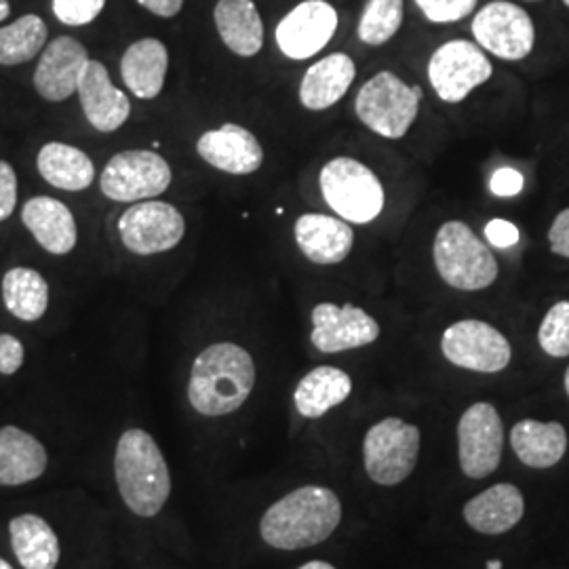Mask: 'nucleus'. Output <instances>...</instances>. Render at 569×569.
<instances>
[{
  "mask_svg": "<svg viewBox=\"0 0 569 569\" xmlns=\"http://www.w3.org/2000/svg\"><path fill=\"white\" fill-rule=\"evenodd\" d=\"M342 521V502L321 486L293 489L266 510L260 536L277 550H300L326 542Z\"/></svg>",
  "mask_w": 569,
  "mask_h": 569,
  "instance_id": "f257e3e1",
  "label": "nucleus"
},
{
  "mask_svg": "<svg viewBox=\"0 0 569 569\" xmlns=\"http://www.w3.org/2000/svg\"><path fill=\"white\" fill-rule=\"evenodd\" d=\"M256 387V363L243 346L220 342L194 359L188 401L201 416L220 418L244 406Z\"/></svg>",
  "mask_w": 569,
  "mask_h": 569,
  "instance_id": "f03ea898",
  "label": "nucleus"
},
{
  "mask_svg": "<svg viewBox=\"0 0 569 569\" xmlns=\"http://www.w3.org/2000/svg\"><path fill=\"white\" fill-rule=\"evenodd\" d=\"M114 479L122 502L138 517L159 515L171 496V475L163 451L142 428L122 432L114 453Z\"/></svg>",
  "mask_w": 569,
  "mask_h": 569,
  "instance_id": "7ed1b4c3",
  "label": "nucleus"
},
{
  "mask_svg": "<svg viewBox=\"0 0 569 569\" xmlns=\"http://www.w3.org/2000/svg\"><path fill=\"white\" fill-rule=\"evenodd\" d=\"M437 274L458 291H481L498 279V262L470 226L458 220L437 230L432 243Z\"/></svg>",
  "mask_w": 569,
  "mask_h": 569,
  "instance_id": "20e7f679",
  "label": "nucleus"
},
{
  "mask_svg": "<svg viewBox=\"0 0 569 569\" xmlns=\"http://www.w3.org/2000/svg\"><path fill=\"white\" fill-rule=\"evenodd\" d=\"M319 186L329 209L348 224H369L385 211V186L367 164L357 159H331L321 169Z\"/></svg>",
  "mask_w": 569,
  "mask_h": 569,
  "instance_id": "39448f33",
  "label": "nucleus"
},
{
  "mask_svg": "<svg viewBox=\"0 0 569 569\" xmlns=\"http://www.w3.org/2000/svg\"><path fill=\"white\" fill-rule=\"evenodd\" d=\"M422 89L409 87L395 72H378L357 93L359 121L387 140H401L420 112Z\"/></svg>",
  "mask_w": 569,
  "mask_h": 569,
  "instance_id": "423d86ee",
  "label": "nucleus"
},
{
  "mask_svg": "<svg viewBox=\"0 0 569 569\" xmlns=\"http://www.w3.org/2000/svg\"><path fill=\"white\" fill-rule=\"evenodd\" d=\"M420 443V428L401 418L390 416L373 425L363 441L367 477L385 488L403 483L418 465Z\"/></svg>",
  "mask_w": 569,
  "mask_h": 569,
  "instance_id": "0eeeda50",
  "label": "nucleus"
},
{
  "mask_svg": "<svg viewBox=\"0 0 569 569\" xmlns=\"http://www.w3.org/2000/svg\"><path fill=\"white\" fill-rule=\"evenodd\" d=\"M173 173L161 154L152 150H124L103 167L100 188L110 201L140 203L163 194Z\"/></svg>",
  "mask_w": 569,
  "mask_h": 569,
  "instance_id": "6e6552de",
  "label": "nucleus"
},
{
  "mask_svg": "<svg viewBox=\"0 0 569 569\" xmlns=\"http://www.w3.org/2000/svg\"><path fill=\"white\" fill-rule=\"evenodd\" d=\"M491 74L493 68L483 49L465 39L441 44L428 61V82L437 98L446 103L465 102Z\"/></svg>",
  "mask_w": 569,
  "mask_h": 569,
  "instance_id": "1a4fd4ad",
  "label": "nucleus"
},
{
  "mask_svg": "<svg viewBox=\"0 0 569 569\" xmlns=\"http://www.w3.org/2000/svg\"><path fill=\"white\" fill-rule=\"evenodd\" d=\"M470 30L481 49L505 61L526 60L536 42L528 11L507 0H493L479 9Z\"/></svg>",
  "mask_w": 569,
  "mask_h": 569,
  "instance_id": "9d476101",
  "label": "nucleus"
},
{
  "mask_svg": "<svg viewBox=\"0 0 569 569\" xmlns=\"http://www.w3.org/2000/svg\"><path fill=\"white\" fill-rule=\"evenodd\" d=\"M441 352L451 366L477 373H498L512 359L510 342L486 321L465 319L443 331Z\"/></svg>",
  "mask_w": 569,
  "mask_h": 569,
  "instance_id": "9b49d317",
  "label": "nucleus"
},
{
  "mask_svg": "<svg viewBox=\"0 0 569 569\" xmlns=\"http://www.w3.org/2000/svg\"><path fill=\"white\" fill-rule=\"evenodd\" d=\"M505 425L491 403L468 407L458 422V460L468 479H486L500 467Z\"/></svg>",
  "mask_w": 569,
  "mask_h": 569,
  "instance_id": "f8f14e48",
  "label": "nucleus"
},
{
  "mask_svg": "<svg viewBox=\"0 0 569 569\" xmlns=\"http://www.w3.org/2000/svg\"><path fill=\"white\" fill-rule=\"evenodd\" d=\"M121 241L136 256H154L176 249L186 234V220L163 201L133 203L119 220Z\"/></svg>",
  "mask_w": 569,
  "mask_h": 569,
  "instance_id": "ddd939ff",
  "label": "nucleus"
},
{
  "mask_svg": "<svg viewBox=\"0 0 569 569\" xmlns=\"http://www.w3.org/2000/svg\"><path fill=\"white\" fill-rule=\"evenodd\" d=\"M338 30V13L326 0H305L277 26V44L284 58L302 61L321 53Z\"/></svg>",
  "mask_w": 569,
  "mask_h": 569,
  "instance_id": "4468645a",
  "label": "nucleus"
},
{
  "mask_svg": "<svg viewBox=\"0 0 569 569\" xmlns=\"http://www.w3.org/2000/svg\"><path fill=\"white\" fill-rule=\"evenodd\" d=\"M378 338V321L359 306L321 302L312 308L310 342L326 355L363 348L373 345Z\"/></svg>",
  "mask_w": 569,
  "mask_h": 569,
  "instance_id": "2eb2a0df",
  "label": "nucleus"
},
{
  "mask_svg": "<svg viewBox=\"0 0 569 569\" xmlns=\"http://www.w3.org/2000/svg\"><path fill=\"white\" fill-rule=\"evenodd\" d=\"M89 53L82 42L72 37H58L42 49L34 70V87L42 100L63 102L79 91Z\"/></svg>",
  "mask_w": 569,
  "mask_h": 569,
  "instance_id": "dca6fc26",
  "label": "nucleus"
},
{
  "mask_svg": "<svg viewBox=\"0 0 569 569\" xmlns=\"http://www.w3.org/2000/svg\"><path fill=\"white\" fill-rule=\"evenodd\" d=\"M197 152L204 163L230 176L256 173L264 163L262 143L249 129L234 122L204 131L197 142Z\"/></svg>",
  "mask_w": 569,
  "mask_h": 569,
  "instance_id": "f3484780",
  "label": "nucleus"
},
{
  "mask_svg": "<svg viewBox=\"0 0 569 569\" xmlns=\"http://www.w3.org/2000/svg\"><path fill=\"white\" fill-rule=\"evenodd\" d=\"M293 237L298 249L312 264L345 262L355 244V230L342 218L326 213H305L296 220Z\"/></svg>",
  "mask_w": 569,
  "mask_h": 569,
  "instance_id": "a211bd4d",
  "label": "nucleus"
},
{
  "mask_svg": "<svg viewBox=\"0 0 569 569\" xmlns=\"http://www.w3.org/2000/svg\"><path fill=\"white\" fill-rule=\"evenodd\" d=\"M77 93L87 121L102 133L121 129L131 114L129 98L112 84L102 61L89 60Z\"/></svg>",
  "mask_w": 569,
  "mask_h": 569,
  "instance_id": "6ab92c4d",
  "label": "nucleus"
},
{
  "mask_svg": "<svg viewBox=\"0 0 569 569\" xmlns=\"http://www.w3.org/2000/svg\"><path fill=\"white\" fill-rule=\"evenodd\" d=\"M21 222L44 251L68 256L79 241V228L72 211L51 197H34L21 209Z\"/></svg>",
  "mask_w": 569,
  "mask_h": 569,
  "instance_id": "aec40b11",
  "label": "nucleus"
},
{
  "mask_svg": "<svg viewBox=\"0 0 569 569\" xmlns=\"http://www.w3.org/2000/svg\"><path fill=\"white\" fill-rule=\"evenodd\" d=\"M526 515V500L517 486L496 483L465 505L468 526L483 536H500L515 528Z\"/></svg>",
  "mask_w": 569,
  "mask_h": 569,
  "instance_id": "412c9836",
  "label": "nucleus"
},
{
  "mask_svg": "<svg viewBox=\"0 0 569 569\" xmlns=\"http://www.w3.org/2000/svg\"><path fill=\"white\" fill-rule=\"evenodd\" d=\"M357 77V66L346 53H331L315 61L300 81V102L306 110L321 112L340 102Z\"/></svg>",
  "mask_w": 569,
  "mask_h": 569,
  "instance_id": "4be33fe9",
  "label": "nucleus"
},
{
  "mask_svg": "<svg viewBox=\"0 0 569 569\" xmlns=\"http://www.w3.org/2000/svg\"><path fill=\"white\" fill-rule=\"evenodd\" d=\"M47 449L37 437L18 427L0 428V486L32 483L47 470Z\"/></svg>",
  "mask_w": 569,
  "mask_h": 569,
  "instance_id": "5701e85b",
  "label": "nucleus"
},
{
  "mask_svg": "<svg viewBox=\"0 0 569 569\" xmlns=\"http://www.w3.org/2000/svg\"><path fill=\"white\" fill-rule=\"evenodd\" d=\"M218 34L239 58H253L264 47V23L253 0H220L213 9Z\"/></svg>",
  "mask_w": 569,
  "mask_h": 569,
  "instance_id": "b1692460",
  "label": "nucleus"
},
{
  "mask_svg": "<svg viewBox=\"0 0 569 569\" xmlns=\"http://www.w3.org/2000/svg\"><path fill=\"white\" fill-rule=\"evenodd\" d=\"M169 70V51L159 39H142L129 44L121 60V77L127 89L140 100H154L163 91Z\"/></svg>",
  "mask_w": 569,
  "mask_h": 569,
  "instance_id": "393cba45",
  "label": "nucleus"
},
{
  "mask_svg": "<svg viewBox=\"0 0 569 569\" xmlns=\"http://www.w3.org/2000/svg\"><path fill=\"white\" fill-rule=\"evenodd\" d=\"M510 446L529 468L559 465L568 451V432L559 422L521 420L510 430Z\"/></svg>",
  "mask_w": 569,
  "mask_h": 569,
  "instance_id": "a878e982",
  "label": "nucleus"
},
{
  "mask_svg": "<svg viewBox=\"0 0 569 569\" xmlns=\"http://www.w3.org/2000/svg\"><path fill=\"white\" fill-rule=\"evenodd\" d=\"M352 392L350 376L338 367L321 366L308 371L293 392V403L302 418H323L329 409L342 406Z\"/></svg>",
  "mask_w": 569,
  "mask_h": 569,
  "instance_id": "bb28decb",
  "label": "nucleus"
},
{
  "mask_svg": "<svg viewBox=\"0 0 569 569\" xmlns=\"http://www.w3.org/2000/svg\"><path fill=\"white\" fill-rule=\"evenodd\" d=\"M11 547L23 569H56L60 563V540L39 515H20L9 523Z\"/></svg>",
  "mask_w": 569,
  "mask_h": 569,
  "instance_id": "cd10ccee",
  "label": "nucleus"
},
{
  "mask_svg": "<svg viewBox=\"0 0 569 569\" xmlns=\"http://www.w3.org/2000/svg\"><path fill=\"white\" fill-rule=\"evenodd\" d=\"M37 167L44 182L68 192L87 190L96 180L93 161L81 148H74L70 143H44L37 157Z\"/></svg>",
  "mask_w": 569,
  "mask_h": 569,
  "instance_id": "c85d7f7f",
  "label": "nucleus"
},
{
  "mask_svg": "<svg viewBox=\"0 0 569 569\" xmlns=\"http://www.w3.org/2000/svg\"><path fill=\"white\" fill-rule=\"evenodd\" d=\"M2 300L16 319L34 323L47 312L49 284L34 268L16 266L2 277Z\"/></svg>",
  "mask_w": 569,
  "mask_h": 569,
  "instance_id": "c756f323",
  "label": "nucleus"
},
{
  "mask_svg": "<svg viewBox=\"0 0 569 569\" xmlns=\"http://www.w3.org/2000/svg\"><path fill=\"white\" fill-rule=\"evenodd\" d=\"M47 44V26L39 16H23L0 28V66L34 60Z\"/></svg>",
  "mask_w": 569,
  "mask_h": 569,
  "instance_id": "7c9ffc66",
  "label": "nucleus"
},
{
  "mask_svg": "<svg viewBox=\"0 0 569 569\" xmlns=\"http://www.w3.org/2000/svg\"><path fill=\"white\" fill-rule=\"evenodd\" d=\"M403 23V0H367L359 20V39L369 47L390 41Z\"/></svg>",
  "mask_w": 569,
  "mask_h": 569,
  "instance_id": "2f4dec72",
  "label": "nucleus"
},
{
  "mask_svg": "<svg viewBox=\"0 0 569 569\" xmlns=\"http://www.w3.org/2000/svg\"><path fill=\"white\" fill-rule=\"evenodd\" d=\"M538 342L549 357H569V300L557 302L547 312L538 329Z\"/></svg>",
  "mask_w": 569,
  "mask_h": 569,
  "instance_id": "473e14b6",
  "label": "nucleus"
},
{
  "mask_svg": "<svg viewBox=\"0 0 569 569\" xmlns=\"http://www.w3.org/2000/svg\"><path fill=\"white\" fill-rule=\"evenodd\" d=\"M418 9L432 23H453L465 20L477 7V0H416Z\"/></svg>",
  "mask_w": 569,
  "mask_h": 569,
  "instance_id": "72a5a7b5",
  "label": "nucleus"
},
{
  "mask_svg": "<svg viewBox=\"0 0 569 569\" xmlns=\"http://www.w3.org/2000/svg\"><path fill=\"white\" fill-rule=\"evenodd\" d=\"M106 0H53V13L66 26H87L103 11Z\"/></svg>",
  "mask_w": 569,
  "mask_h": 569,
  "instance_id": "f704fd0d",
  "label": "nucleus"
},
{
  "mask_svg": "<svg viewBox=\"0 0 569 569\" xmlns=\"http://www.w3.org/2000/svg\"><path fill=\"white\" fill-rule=\"evenodd\" d=\"M18 204V176L7 161H0V222L9 220Z\"/></svg>",
  "mask_w": 569,
  "mask_h": 569,
  "instance_id": "c9c22d12",
  "label": "nucleus"
},
{
  "mask_svg": "<svg viewBox=\"0 0 569 569\" xmlns=\"http://www.w3.org/2000/svg\"><path fill=\"white\" fill-rule=\"evenodd\" d=\"M23 345L11 333H0V373L13 376L23 366Z\"/></svg>",
  "mask_w": 569,
  "mask_h": 569,
  "instance_id": "e433bc0d",
  "label": "nucleus"
},
{
  "mask_svg": "<svg viewBox=\"0 0 569 569\" xmlns=\"http://www.w3.org/2000/svg\"><path fill=\"white\" fill-rule=\"evenodd\" d=\"M489 188L496 197H515L523 190V176L512 167H502L491 176Z\"/></svg>",
  "mask_w": 569,
  "mask_h": 569,
  "instance_id": "4c0bfd02",
  "label": "nucleus"
},
{
  "mask_svg": "<svg viewBox=\"0 0 569 569\" xmlns=\"http://www.w3.org/2000/svg\"><path fill=\"white\" fill-rule=\"evenodd\" d=\"M550 251L555 256L569 258V207L559 211L549 230Z\"/></svg>",
  "mask_w": 569,
  "mask_h": 569,
  "instance_id": "58836bf2",
  "label": "nucleus"
},
{
  "mask_svg": "<svg viewBox=\"0 0 569 569\" xmlns=\"http://www.w3.org/2000/svg\"><path fill=\"white\" fill-rule=\"evenodd\" d=\"M486 239L498 249H509L519 243V228L507 220H491L486 226Z\"/></svg>",
  "mask_w": 569,
  "mask_h": 569,
  "instance_id": "ea45409f",
  "label": "nucleus"
},
{
  "mask_svg": "<svg viewBox=\"0 0 569 569\" xmlns=\"http://www.w3.org/2000/svg\"><path fill=\"white\" fill-rule=\"evenodd\" d=\"M138 2L159 18H176L183 7V0H138Z\"/></svg>",
  "mask_w": 569,
  "mask_h": 569,
  "instance_id": "a19ab883",
  "label": "nucleus"
},
{
  "mask_svg": "<svg viewBox=\"0 0 569 569\" xmlns=\"http://www.w3.org/2000/svg\"><path fill=\"white\" fill-rule=\"evenodd\" d=\"M298 569H336L331 563H327V561H310V563H305L302 568Z\"/></svg>",
  "mask_w": 569,
  "mask_h": 569,
  "instance_id": "79ce46f5",
  "label": "nucleus"
},
{
  "mask_svg": "<svg viewBox=\"0 0 569 569\" xmlns=\"http://www.w3.org/2000/svg\"><path fill=\"white\" fill-rule=\"evenodd\" d=\"M11 16V7L9 0H0V23Z\"/></svg>",
  "mask_w": 569,
  "mask_h": 569,
  "instance_id": "37998d69",
  "label": "nucleus"
},
{
  "mask_svg": "<svg viewBox=\"0 0 569 569\" xmlns=\"http://www.w3.org/2000/svg\"><path fill=\"white\" fill-rule=\"evenodd\" d=\"M488 569H502V561H488Z\"/></svg>",
  "mask_w": 569,
  "mask_h": 569,
  "instance_id": "c03bdc74",
  "label": "nucleus"
},
{
  "mask_svg": "<svg viewBox=\"0 0 569 569\" xmlns=\"http://www.w3.org/2000/svg\"><path fill=\"white\" fill-rule=\"evenodd\" d=\"M0 569H13V566L0 557Z\"/></svg>",
  "mask_w": 569,
  "mask_h": 569,
  "instance_id": "a18cd8bd",
  "label": "nucleus"
},
{
  "mask_svg": "<svg viewBox=\"0 0 569 569\" xmlns=\"http://www.w3.org/2000/svg\"><path fill=\"white\" fill-rule=\"evenodd\" d=\"M563 385H566V392H568V397H569V367H568V371H566V378H563Z\"/></svg>",
  "mask_w": 569,
  "mask_h": 569,
  "instance_id": "49530a36",
  "label": "nucleus"
},
{
  "mask_svg": "<svg viewBox=\"0 0 569 569\" xmlns=\"http://www.w3.org/2000/svg\"><path fill=\"white\" fill-rule=\"evenodd\" d=\"M563 2H566V7L569 9V0H563Z\"/></svg>",
  "mask_w": 569,
  "mask_h": 569,
  "instance_id": "de8ad7c7",
  "label": "nucleus"
}]
</instances>
